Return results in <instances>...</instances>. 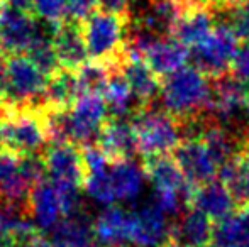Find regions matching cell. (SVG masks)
<instances>
[{
	"label": "cell",
	"instance_id": "10",
	"mask_svg": "<svg viewBox=\"0 0 249 247\" xmlns=\"http://www.w3.org/2000/svg\"><path fill=\"white\" fill-rule=\"evenodd\" d=\"M97 146L107 156L108 163L122 161V159H134L138 151V139L129 119L108 117L100 127Z\"/></svg>",
	"mask_w": 249,
	"mask_h": 247
},
{
	"label": "cell",
	"instance_id": "36",
	"mask_svg": "<svg viewBox=\"0 0 249 247\" xmlns=\"http://www.w3.org/2000/svg\"><path fill=\"white\" fill-rule=\"evenodd\" d=\"M246 112H248V119H249V100H248V103H246Z\"/></svg>",
	"mask_w": 249,
	"mask_h": 247
},
{
	"label": "cell",
	"instance_id": "24",
	"mask_svg": "<svg viewBox=\"0 0 249 247\" xmlns=\"http://www.w3.org/2000/svg\"><path fill=\"white\" fill-rule=\"evenodd\" d=\"M53 31L50 34H44L41 31L37 34V37L33 41L29 48L26 51V56L29 58L41 71H44L48 76H51L53 73H56L61 65H59V60L56 56V51H54V46H53Z\"/></svg>",
	"mask_w": 249,
	"mask_h": 247
},
{
	"label": "cell",
	"instance_id": "15",
	"mask_svg": "<svg viewBox=\"0 0 249 247\" xmlns=\"http://www.w3.org/2000/svg\"><path fill=\"white\" fill-rule=\"evenodd\" d=\"M213 14L209 5L192 3L171 31V37L187 48H194L205 41L213 29Z\"/></svg>",
	"mask_w": 249,
	"mask_h": 247
},
{
	"label": "cell",
	"instance_id": "18",
	"mask_svg": "<svg viewBox=\"0 0 249 247\" xmlns=\"http://www.w3.org/2000/svg\"><path fill=\"white\" fill-rule=\"evenodd\" d=\"M82 95L76 71L59 68L48 80L44 90L43 105L46 112H66L71 110L78 97Z\"/></svg>",
	"mask_w": 249,
	"mask_h": 247
},
{
	"label": "cell",
	"instance_id": "7",
	"mask_svg": "<svg viewBox=\"0 0 249 247\" xmlns=\"http://www.w3.org/2000/svg\"><path fill=\"white\" fill-rule=\"evenodd\" d=\"M168 215L151 201L129 212V241L134 247H161L170 241Z\"/></svg>",
	"mask_w": 249,
	"mask_h": 247
},
{
	"label": "cell",
	"instance_id": "8",
	"mask_svg": "<svg viewBox=\"0 0 249 247\" xmlns=\"http://www.w3.org/2000/svg\"><path fill=\"white\" fill-rule=\"evenodd\" d=\"M51 39L61 68L78 71L90 61L85 34H83V24L80 19L68 16L61 22L54 24Z\"/></svg>",
	"mask_w": 249,
	"mask_h": 247
},
{
	"label": "cell",
	"instance_id": "34",
	"mask_svg": "<svg viewBox=\"0 0 249 247\" xmlns=\"http://www.w3.org/2000/svg\"><path fill=\"white\" fill-rule=\"evenodd\" d=\"M213 2H222V3H227V5H236V3L246 2V0H213Z\"/></svg>",
	"mask_w": 249,
	"mask_h": 247
},
{
	"label": "cell",
	"instance_id": "6",
	"mask_svg": "<svg viewBox=\"0 0 249 247\" xmlns=\"http://www.w3.org/2000/svg\"><path fill=\"white\" fill-rule=\"evenodd\" d=\"M46 178L59 190L85 188L87 171L83 149L71 142H51L43 151Z\"/></svg>",
	"mask_w": 249,
	"mask_h": 247
},
{
	"label": "cell",
	"instance_id": "33",
	"mask_svg": "<svg viewBox=\"0 0 249 247\" xmlns=\"http://www.w3.org/2000/svg\"><path fill=\"white\" fill-rule=\"evenodd\" d=\"M161 247H185V246H181V244H178L177 241H173V239H170L168 242H164Z\"/></svg>",
	"mask_w": 249,
	"mask_h": 247
},
{
	"label": "cell",
	"instance_id": "20",
	"mask_svg": "<svg viewBox=\"0 0 249 247\" xmlns=\"http://www.w3.org/2000/svg\"><path fill=\"white\" fill-rule=\"evenodd\" d=\"M102 97H104L105 105H107L108 117H117V119L129 117L131 119L132 114L139 110V105L132 95L131 85H129L122 68L110 69Z\"/></svg>",
	"mask_w": 249,
	"mask_h": 247
},
{
	"label": "cell",
	"instance_id": "1",
	"mask_svg": "<svg viewBox=\"0 0 249 247\" xmlns=\"http://www.w3.org/2000/svg\"><path fill=\"white\" fill-rule=\"evenodd\" d=\"M131 16L117 14L97 5L82 19L90 61L108 68H122L127 60V41L131 31Z\"/></svg>",
	"mask_w": 249,
	"mask_h": 247
},
{
	"label": "cell",
	"instance_id": "4",
	"mask_svg": "<svg viewBox=\"0 0 249 247\" xmlns=\"http://www.w3.org/2000/svg\"><path fill=\"white\" fill-rule=\"evenodd\" d=\"M50 76L26 54H12L3 65V103L7 107H44L43 97Z\"/></svg>",
	"mask_w": 249,
	"mask_h": 247
},
{
	"label": "cell",
	"instance_id": "17",
	"mask_svg": "<svg viewBox=\"0 0 249 247\" xmlns=\"http://www.w3.org/2000/svg\"><path fill=\"white\" fill-rule=\"evenodd\" d=\"M122 71L131 85L132 95H134L139 109L153 105V102L160 97L161 92L160 76L139 56H127V60L122 65Z\"/></svg>",
	"mask_w": 249,
	"mask_h": 247
},
{
	"label": "cell",
	"instance_id": "27",
	"mask_svg": "<svg viewBox=\"0 0 249 247\" xmlns=\"http://www.w3.org/2000/svg\"><path fill=\"white\" fill-rule=\"evenodd\" d=\"M33 14L43 22L54 26L70 16L68 0H33Z\"/></svg>",
	"mask_w": 249,
	"mask_h": 247
},
{
	"label": "cell",
	"instance_id": "29",
	"mask_svg": "<svg viewBox=\"0 0 249 247\" xmlns=\"http://www.w3.org/2000/svg\"><path fill=\"white\" fill-rule=\"evenodd\" d=\"M99 5V0H68V14L75 19H85L95 7Z\"/></svg>",
	"mask_w": 249,
	"mask_h": 247
},
{
	"label": "cell",
	"instance_id": "30",
	"mask_svg": "<svg viewBox=\"0 0 249 247\" xmlns=\"http://www.w3.org/2000/svg\"><path fill=\"white\" fill-rule=\"evenodd\" d=\"M14 247H54V246H53L51 241H48V239L44 237L43 231L37 229L33 234L26 235V237L14 242Z\"/></svg>",
	"mask_w": 249,
	"mask_h": 247
},
{
	"label": "cell",
	"instance_id": "2",
	"mask_svg": "<svg viewBox=\"0 0 249 247\" xmlns=\"http://www.w3.org/2000/svg\"><path fill=\"white\" fill-rule=\"evenodd\" d=\"M160 99L163 109L177 120L197 117L209 112L212 83L195 66H183L161 80Z\"/></svg>",
	"mask_w": 249,
	"mask_h": 247
},
{
	"label": "cell",
	"instance_id": "26",
	"mask_svg": "<svg viewBox=\"0 0 249 247\" xmlns=\"http://www.w3.org/2000/svg\"><path fill=\"white\" fill-rule=\"evenodd\" d=\"M108 73H110L108 66L100 65V63L95 61H89L85 66H82L76 71L82 95L83 93H100L102 95L105 83H107Z\"/></svg>",
	"mask_w": 249,
	"mask_h": 247
},
{
	"label": "cell",
	"instance_id": "22",
	"mask_svg": "<svg viewBox=\"0 0 249 247\" xmlns=\"http://www.w3.org/2000/svg\"><path fill=\"white\" fill-rule=\"evenodd\" d=\"M213 247H249V205L231 217L217 222L213 231Z\"/></svg>",
	"mask_w": 249,
	"mask_h": 247
},
{
	"label": "cell",
	"instance_id": "13",
	"mask_svg": "<svg viewBox=\"0 0 249 247\" xmlns=\"http://www.w3.org/2000/svg\"><path fill=\"white\" fill-rule=\"evenodd\" d=\"M215 224L203 212L188 207L178 217V222L171 225L170 239L185 247H209L213 241Z\"/></svg>",
	"mask_w": 249,
	"mask_h": 247
},
{
	"label": "cell",
	"instance_id": "32",
	"mask_svg": "<svg viewBox=\"0 0 249 247\" xmlns=\"http://www.w3.org/2000/svg\"><path fill=\"white\" fill-rule=\"evenodd\" d=\"M3 2L9 3V5L19 7V9H24V10H29V12H33V0H3Z\"/></svg>",
	"mask_w": 249,
	"mask_h": 247
},
{
	"label": "cell",
	"instance_id": "23",
	"mask_svg": "<svg viewBox=\"0 0 249 247\" xmlns=\"http://www.w3.org/2000/svg\"><path fill=\"white\" fill-rule=\"evenodd\" d=\"M219 180L231 190L239 208L249 205V146L237 154V161L227 163L219 173Z\"/></svg>",
	"mask_w": 249,
	"mask_h": 247
},
{
	"label": "cell",
	"instance_id": "14",
	"mask_svg": "<svg viewBox=\"0 0 249 247\" xmlns=\"http://www.w3.org/2000/svg\"><path fill=\"white\" fill-rule=\"evenodd\" d=\"M29 212L44 231H53L65 218L61 193L48 178L37 183L31 191Z\"/></svg>",
	"mask_w": 249,
	"mask_h": 247
},
{
	"label": "cell",
	"instance_id": "5",
	"mask_svg": "<svg viewBox=\"0 0 249 247\" xmlns=\"http://www.w3.org/2000/svg\"><path fill=\"white\" fill-rule=\"evenodd\" d=\"M239 49V37L231 24L215 22L205 41L190 48L192 66L209 78L231 71V63Z\"/></svg>",
	"mask_w": 249,
	"mask_h": 247
},
{
	"label": "cell",
	"instance_id": "9",
	"mask_svg": "<svg viewBox=\"0 0 249 247\" xmlns=\"http://www.w3.org/2000/svg\"><path fill=\"white\" fill-rule=\"evenodd\" d=\"M173 158L177 159L187 181L194 188L215 180L219 173V166L215 165L209 149L200 139L181 141L173 151Z\"/></svg>",
	"mask_w": 249,
	"mask_h": 247
},
{
	"label": "cell",
	"instance_id": "35",
	"mask_svg": "<svg viewBox=\"0 0 249 247\" xmlns=\"http://www.w3.org/2000/svg\"><path fill=\"white\" fill-rule=\"evenodd\" d=\"M197 3H203V5H209V3H212L213 0H195Z\"/></svg>",
	"mask_w": 249,
	"mask_h": 247
},
{
	"label": "cell",
	"instance_id": "28",
	"mask_svg": "<svg viewBox=\"0 0 249 247\" xmlns=\"http://www.w3.org/2000/svg\"><path fill=\"white\" fill-rule=\"evenodd\" d=\"M231 73L249 90V43L239 46L236 56L231 63Z\"/></svg>",
	"mask_w": 249,
	"mask_h": 247
},
{
	"label": "cell",
	"instance_id": "25",
	"mask_svg": "<svg viewBox=\"0 0 249 247\" xmlns=\"http://www.w3.org/2000/svg\"><path fill=\"white\" fill-rule=\"evenodd\" d=\"M213 19H219V22L231 24L239 41L249 43V0L215 10Z\"/></svg>",
	"mask_w": 249,
	"mask_h": 247
},
{
	"label": "cell",
	"instance_id": "19",
	"mask_svg": "<svg viewBox=\"0 0 249 247\" xmlns=\"http://www.w3.org/2000/svg\"><path fill=\"white\" fill-rule=\"evenodd\" d=\"M93 235L100 247H129V212L121 207H108L92 224Z\"/></svg>",
	"mask_w": 249,
	"mask_h": 247
},
{
	"label": "cell",
	"instance_id": "31",
	"mask_svg": "<svg viewBox=\"0 0 249 247\" xmlns=\"http://www.w3.org/2000/svg\"><path fill=\"white\" fill-rule=\"evenodd\" d=\"M131 2L132 0H99V5L110 12L129 14L131 16Z\"/></svg>",
	"mask_w": 249,
	"mask_h": 247
},
{
	"label": "cell",
	"instance_id": "16",
	"mask_svg": "<svg viewBox=\"0 0 249 247\" xmlns=\"http://www.w3.org/2000/svg\"><path fill=\"white\" fill-rule=\"evenodd\" d=\"M142 60L163 80L164 76L183 68L185 63L190 60V49L173 37H160L146 49Z\"/></svg>",
	"mask_w": 249,
	"mask_h": 247
},
{
	"label": "cell",
	"instance_id": "38",
	"mask_svg": "<svg viewBox=\"0 0 249 247\" xmlns=\"http://www.w3.org/2000/svg\"><path fill=\"white\" fill-rule=\"evenodd\" d=\"M188 2H195V0H188Z\"/></svg>",
	"mask_w": 249,
	"mask_h": 247
},
{
	"label": "cell",
	"instance_id": "12",
	"mask_svg": "<svg viewBox=\"0 0 249 247\" xmlns=\"http://www.w3.org/2000/svg\"><path fill=\"white\" fill-rule=\"evenodd\" d=\"M190 207L209 215L213 222H220L239 210L234 195L220 180H212L197 186L190 197Z\"/></svg>",
	"mask_w": 249,
	"mask_h": 247
},
{
	"label": "cell",
	"instance_id": "11",
	"mask_svg": "<svg viewBox=\"0 0 249 247\" xmlns=\"http://www.w3.org/2000/svg\"><path fill=\"white\" fill-rule=\"evenodd\" d=\"M142 169H144L146 178L153 183L156 191L181 193L190 200L195 188L187 181L173 154L144 158L142 159Z\"/></svg>",
	"mask_w": 249,
	"mask_h": 247
},
{
	"label": "cell",
	"instance_id": "37",
	"mask_svg": "<svg viewBox=\"0 0 249 247\" xmlns=\"http://www.w3.org/2000/svg\"><path fill=\"white\" fill-rule=\"evenodd\" d=\"M2 5H3V0H0V9H2Z\"/></svg>",
	"mask_w": 249,
	"mask_h": 247
},
{
	"label": "cell",
	"instance_id": "3",
	"mask_svg": "<svg viewBox=\"0 0 249 247\" xmlns=\"http://www.w3.org/2000/svg\"><path fill=\"white\" fill-rule=\"evenodd\" d=\"M131 124L138 139V151L144 158L173 154L181 142L180 124L166 110L151 107L139 109L131 115Z\"/></svg>",
	"mask_w": 249,
	"mask_h": 247
},
{
	"label": "cell",
	"instance_id": "21",
	"mask_svg": "<svg viewBox=\"0 0 249 247\" xmlns=\"http://www.w3.org/2000/svg\"><path fill=\"white\" fill-rule=\"evenodd\" d=\"M108 181H110L114 200H132L141 193L144 181V169L138 166L134 159H122V161L108 163Z\"/></svg>",
	"mask_w": 249,
	"mask_h": 247
}]
</instances>
